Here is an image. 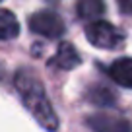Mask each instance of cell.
Here are the masks:
<instances>
[{
	"mask_svg": "<svg viewBox=\"0 0 132 132\" xmlns=\"http://www.w3.org/2000/svg\"><path fill=\"white\" fill-rule=\"evenodd\" d=\"M14 84H16V89H18V93H20L23 105L27 107V111L35 117V120H37L43 128H47V130H51V132L56 130L58 128V117H56V113H54L53 105H51L49 97H47L45 89H43V84L33 76V72L21 68L16 74Z\"/></svg>",
	"mask_w": 132,
	"mask_h": 132,
	"instance_id": "1",
	"label": "cell"
},
{
	"mask_svg": "<svg viewBox=\"0 0 132 132\" xmlns=\"http://www.w3.org/2000/svg\"><path fill=\"white\" fill-rule=\"evenodd\" d=\"M18 33H20V23L16 16L10 10H2L0 12V39L8 41V39H14Z\"/></svg>",
	"mask_w": 132,
	"mask_h": 132,
	"instance_id": "8",
	"label": "cell"
},
{
	"mask_svg": "<svg viewBox=\"0 0 132 132\" xmlns=\"http://www.w3.org/2000/svg\"><path fill=\"white\" fill-rule=\"evenodd\" d=\"M29 29L33 33H37L41 37L47 39H58L64 33V21L58 14L43 10V12H35L29 18Z\"/></svg>",
	"mask_w": 132,
	"mask_h": 132,
	"instance_id": "3",
	"label": "cell"
},
{
	"mask_svg": "<svg viewBox=\"0 0 132 132\" xmlns=\"http://www.w3.org/2000/svg\"><path fill=\"white\" fill-rule=\"evenodd\" d=\"M87 99L93 101L95 105H111V103H115V93L109 91L107 87H103V86H95V87H91V91L87 93Z\"/></svg>",
	"mask_w": 132,
	"mask_h": 132,
	"instance_id": "9",
	"label": "cell"
},
{
	"mask_svg": "<svg viewBox=\"0 0 132 132\" xmlns=\"http://www.w3.org/2000/svg\"><path fill=\"white\" fill-rule=\"evenodd\" d=\"M117 6H119L120 12L132 14V0H117Z\"/></svg>",
	"mask_w": 132,
	"mask_h": 132,
	"instance_id": "10",
	"label": "cell"
},
{
	"mask_svg": "<svg viewBox=\"0 0 132 132\" xmlns=\"http://www.w3.org/2000/svg\"><path fill=\"white\" fill-rule=\"evenodd\" d=\"M80 54L70 43H60L56 49V54L51 58L49 64L54 66V68H60V70H72L80 64Z\"/></svg>",
	"mask_w": 132,
	"mask_h": 132,
	"instance_id": "5",
	"label": "cell"
},
{
	"mask_svg": "<svg viewBox=\"0 0 132 132\" xmlns=\"http://www.w3.org/2000/svg\"><path fill=\"white\" fill-rule=\"evenodd\" d=\"M109 76L113 78V82H117L119 86L132 89V58H117L111 66H109Z\"/></svg>",
	"mask_w": 132,
	"mask_h": 132,
	"instance_id": "6",
	"label": "cell"
},
{
	"mask_svg": "<svg viewBox=\"0 0 132 132\" xmlns=\"http://www.w3.org/2000/svg\"><path fill=\"white\" fill-rule=\"evenodd\" d=\"M86 39L97 49H119L124 43V33L105 20H93L86 27Z\"/></svg>",
	"mask_w": 132,
	"mask_h": 132,
	"instance_id": "2",
	"label": "cell"
},
{
	"mask_svg": "<svg viewBox=\"0 0 132 132\" xmlns=\"http://www.w3.org/2000/svg\"><path fill=\"white\" fill-rule=\"evenodd\" d=\"M76 10H78V16L82 20H93V18L103 16L105 0H78Z\"/></svg>",
	"mask_w": 132,
	"mask_h": 132,
	"instance_id": "7",
	"label": "cell"
},
{
	"mask_svg": "<svg viewBox=\"0 0 132 132\" xmlns=\"http://www.w3.org/2000/svg\"><path fill=\"white\" fill-rule=\"evenodd\" d=\"M87 126L93 132H132L130 120L113 113H97L87 117Z\"/></svg>",
	"mask_w": 132,
	"mask_h": 132,
	"instance_id": "4",
	"label": "cell"
}]
</instances>
